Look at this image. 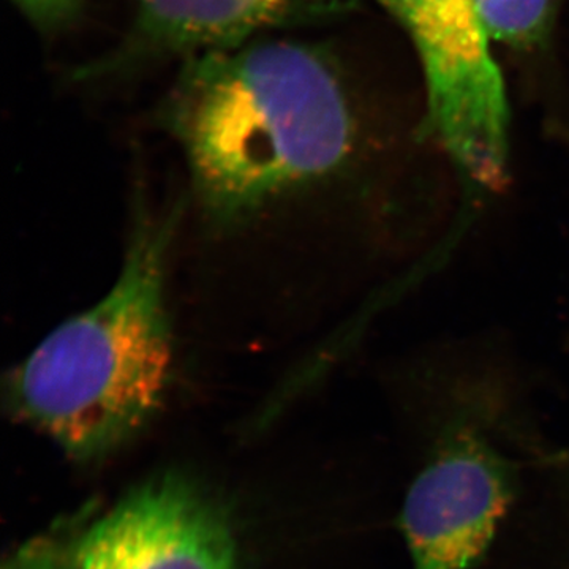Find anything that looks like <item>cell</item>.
<instances>
[{"mask_svg": "<svg viewBox=\"0 0 569 569\" xmlns=\"http://www.w3.org/2000/svg\"><path fill=\"white\" fill-rule=\"evenodd\" d=\"M217 239L284 222L355 223L407 249L425 168L378 142L346 71L312 41L261 39L181 61L160 108Z\"/></svg>", "mask_w": 569, "mask_h": 569, "instance_id": "obj_1", "label": "cell"}, {"mask_svg": "<svg viewBox=\"0 0 569 569\" xmlns=\"http://www.w3.org/2000/svg\"><path fill=\"white\" fill-rule=\"evenodd\" d=\"M183 209L182 200L157 208L138 187L114 284L7 377L11 411L74 459L110 455L162 410L174 370L168 284Z\"/></svg>", "mask_w": 569, "mask_h": 569, "instance_id": "obj_2", "label": "cell"}, {"mask_svg": "<svg viewBox=\"0 0 569 569\" xmlns=\"http://www.w3.org/2000/svg\"><path fill=\"white\" fill-rule=\"evenodd\" d=\"M421 62L426 107L419 132L443 153L470 197L511 181V111L475 0H380Z\"/></svg>", "mask_w": 569, "mask_h": 569, "instance_id": "obj_3", "label": "cell"}, {"mask_svg": "<svg viewBox=\"0 0 569 569\" xmlns=\"http://www.w3.org/2000/svg\"><path fill=\"white\" fill-rule=\"evenodd\" d=\"M512 497L508 460L481 427L449 426L400 509L411 569L473 568L492 545Z\"/></svg>", "mask_w": 569, "mask_h": 569, "instance_id": "obj_4", "label": "cell"}, {"mask_svg": "<svg viewBox=\"0 0 569 569\" xmlns=\"http://www.w3.org/2000/svg\"><path fill=\"white\" fill-rule=\"evenodd\" d=\"M122 39L71 73L74 82L112 81L171 59L230 50L284 29L342 20L361 0H129Z\"/></svg>", "mask_w": 569, "mask_h": 569, "instance_id": "obj_5", "label": "cell"}, {"mask_svg": "<svg viewBox=\"0 0 569 569\" xmlns=\"http://www.w3.org/2000/svg\"><path fill=\"white\" fill-rule=\"evenodd\" d=\"M78 569H238L233 530L189 481L163 477L122 498L77 542Z\"/></svg>", "mask_w": 569, "mask_h": 569, "instance_id": "obj_6", "label": "cell"}, {"mask_svg": "<svg viewBox=\"0 0 569 569\" xmlns=\"http://www.w3.org/2000/svg\"><path fill=\"white\" fill-rule=\"evenodd\" d=\"M475 7L490 41L530 50L548 36L557 0H475Z\"/></svg>", "mask_w": 569, "mask_h": 569, "instance_id": "obj_7", "label": "cell"}, {"mask_svg": "<svg viewBox=\"0 0 569 569\" xmlns=\"http://www.w3.org/2000/svg\"><path fill=\"white\" fill-rule=\"evenodd\" d=\"M33 28L41 32H59L80 18L84 0H10Z\"/></svg>", "mask_w": 569, "mask_h": 569, "instance_id": "obj_8", "label": "cell"}]
</instances>
